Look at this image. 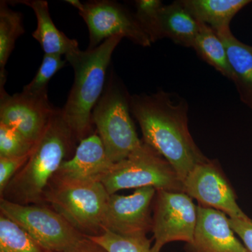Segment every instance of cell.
Segmentation results:
<instances>
[{"instance_id": "cell-6", "label": "cell", "mask_w": 252, "mask_h": 252, "mask_svg": "<svg viewBox=\"0 0 252 252\" xmlns=\"http://www.w3.org/2000/svg\"><path fill=\"white\" fill-rule=\"evenodd\" d=\"M109 194L102 182L84 185H54L44 200L53 210L86 236L102 233V220Z\"/></svg>"}, {"instance_id": "cell-21", "label": "cell", "mask_w": 252, "mask_h": 252, "mask_svg": "<svg viewBox=\"0 0 252 252\" xmlns=\"http://www.w3.org/2000/svg\"><path fill=\"white\" fill-rule=\"evenodd\" d=\"M0 252H48L17 222L0 215Z\"/></svg>"}, {"instance_id": "cell-10", "label": "cell", "mask_w": 252, "mask_h": 252, "mask_svg": "<svg viewBox=\"0 0 252 252\" xmlns=\"http://www.w3.org/2000/svg\"><path fill=\"white\" fill-rule=\"evenodd\" d=\"M183 185L184 192L200 206L220 210L230 219L248 217L237 203L234 189L217 160L208 158L198 164Z\"/></svg>"}, {"instance_id": "cell-9", "label": "cell", "mask_w": 252, "mask_h": 252, "mask_svg": "<svg viewBox=\"0 0 252 252\" xmlns=\"http://www.w3.org/2000/svg\"><path fill=\"white\" fill-rule=\"evenodd\" d=\"M152 250L160 252L167 244L192 243L198 220V206L185 192L157 190L154 202Z\"/></svg>"}, {"instance_id": "cell-28", "label": "cell", "mask_w": 252, "mask_h": 252, "mask_svg": "<svg viewBox=\"0 0 252 252\" xmlns=\"http://www.w3.org/2000/svg\"><path fill=\"white\" fill-rule=\"evenodd\" d=\"M61 252H107L105 249L86 236L72 248Z\"/></svg>"}, {"instance_id": "cell-17", "label": "cell", "mask_w": 252, "mask_h": 252, "mask_svg": "<svg viewBox=\"0 0 252 252\" xmlns=\"http://www.w3.org/2000/svg\"><path fill=\"white\" fill-rule=\"evenodd\" d=\"M224 44L240 100L252 109V46L238 40L230 29L217 33Z\"/></svg>"}, {"instance_id": "cell-2", "label": "cell", "mask_w": 252, "mask_h": 252, "mask_svg": "<svg viewBox=\"0 0 252 252\" xmlns=\"http://www.w3.org/2000/svg\"><path fill=\"white\" fill-rule=\"evenodd\" d=\"M75 140L61 109H56L28 161L5 189L3 198L21 205H41L48 186Z\"/></svg>"}, {"instance_id": "cell-25", "label": "cell", "mask_w": 252, "mask_h": 252, "mask_svg": "<svg viewBox=\"0 0 252 252\" xmlns=\"http://www.w3.org/2000/svg\"><path fill=\"white\" fill-rule=\"evenodd\" d=\"M31 155V154H30ZM30 156L24 157H0V193H4L15 175L28 161Z\"/></svg>"}, {"instance_id": "cell-15", "label": "cell", "mask_w": 252, "mask_h": 252, "mask_svg": "<svg viewBox=\"0 0 252 252\" xmlns=\"http://www.w3.org/2000/svg\"><path fill=\"white\" fill-rule=\"evenodd\" d=\"M200 24L181 0L163 5L147 30L152 43L167 38L186 48H193Z\"/></svg>"}, {"instance_id": "cell-11", "label": "cell", "mask_w": 252, "mask_h": 252, "mask_svg": "<svg viewBox=\"0 0 252 252\" xmlns=\"http://www.w3.org/2000/svg\"><path fill=\"white\" fill-rule=\"evenodd\" d=\"M157 189H135L128 195L110 194L106 205L102 229L124 236L147 235L152 229V210Z\"/></svg>"}, {"instance_id": "cell-4", "label": "cell", "mask_w": 252, "mask_h": 252, "mask_svg": "<svg viewBox=\"0 0 252 252\" xmlns=\"http://www.w3.org/2000/svg\"><path fill=\"white\" fill-rule=\"evenodd\" d=\"M130 97L122 81L111 74L91 116L113 163L126 158L142 143L131 118Z\"/></svg>"}, {"instance_id": "cell-3", "label": "cell", "mask_w": 252, "mask_h": 252, "mask_svg": "<svg viewBox=\"0 0 252 252\" xmlns=\"http://www.w3.org/2000/svg\"><path fill=\"white\" fill-rule=\"evenodd\" d=\"M122 39L113 36L94 49L79 50L65 56L74 69V81L61 112L77 140L89 136L93 110L103 94L113 53Z\"/></svg>"}, {"instance_id": "cell-12", "label": "cell", "mask_w": 252, "mask_h": 252, "mask_svg": "<svg viewBox=\"0 0 252 252\" xmlns=\"http://www.w3.org/2000/svg\"><path fill=\"white\" fill-rule=\"evenodd\" d=\"M55 110L48 91L39 94L23 91L10 95L0 89V124L16 129L33 144L42 135Z\"/></svg>"}, {"instance_id": "cell-24", "label": "cell", "mask_w": 252, "mask_h": 252, "mask_svg": "<svg viewBox=\"0 0 252 252\" xmlns=\"http://www.w3.org/2000/svg\"><path fill=\"white\" fill-rule=\"evenodd\" d=\"M34 144L16 129L0 124V157H27L31 154Z\"/></svg>"}, {"instance_id": "cell-22", "label": "cell", "mask_w": 252, "mask_h": 252, "mask_svg": "<svg viewBox=\"0 0 252 252\" xmlns=\"http://www.w3.org/2000/svg\"><path fill=\"white\" fill-rule=\"evenodd\" d=\"M87 237L107 252H154L147 235L124 236L104 230L99 235Z\"/></svg>"}, {"instance_id": "cell-8", "label": "cell", "mask_w": 252, "mask_h": 252, "mask_svg": "<svg viewBox=\"0 0 252 252\" xmlns=\"http://www.w3.org/2000/svg\"><path fill=\"white\" fill-rule=\"evenodd\" d=\"M67 2L79 11L89 28L90 42L88 49L100 45L115 36L127 38L143 47H149L152 41L142 25L128 9L116 1L99 0L82 3L78 0Z\"/></svg>"}, {"instance_id": "cell-5", "label": "cell", "mask_w": 252, "mask_h": 252, "mask_svg": "<svg viewBox=\"0 0 252 252\" xmlns=\"http://www.w3.org/2000/svg\"><path fill=\"white\" fill-rule=\"evenodd\" d=\"M102 184L109 195L145 187L184 192L183 182L172 165L143 142L126 158L114 163Z\"/></svg>"}, {"instance_id": "cell-23", "label": "cell", "mask_w": 252, "mask_h": 252, "mask_svg": "<svg viewBox=\"0 0 252 252\" xmlns=\"http://www.w3.org/2000/svg\"><path fill=\"white\" fill-rule=\"evenodd\" d=\"M67 60H63L59 55L44 54L42 63L35 77L23 88V92L29 94H39L48 91V84L51 78L67 64Z\"/></svg>"}, {"instance_id": "cell-20", "label": "cell", "mask_w": 252, "mask_h": 252, "mask_svg": "<svg viewBox=\"0 0 252 252\" xmlns=\"http://www.w3.org/2000/svg\"><path fill=\"white\" fill-rule=\"evenodd\" d=\"M25 33L22 14L10 9L6 1L0 3V89H4L6 80L5 66L15 44Z\"/></svg>"}, {"instance_id": "cell-27", "label": "cell", "mask_w": 252, "mask_h": 252, "mask_svg": "<svg viewBox=\"0 0 252 252\" xmlns=\"http://www.w3.org/2000/svg\"><path fill=\"white\" fill-rule=\"evenodd\" d=\"M230 219L232 228L243 242L248 252H252V220L247 217L243 219Z\"/></svg>"}, {"instance_id": "cell-18", "label": "cell", "mask_w": 252, "mask_h": 252, "mask_svg": "<svg viewBox=\"0 0 252 252\" xmlns=\"http://www.w3.org/2000/svg\"><path fill=\"white\" fill-rule=\"evenodd\" d=\"M199 23L212 28L217 33L230 29V23L240 10L251 0H181Z\"/></svg>"}, {"instance_id": "cell-16", "label": "cell", "mask_w": 252, "mask_h": 252, "mask_svg": "<svg viewBox=\"0 0 252 252\" xmlns=\"http://www.w3.org/2000/svg\"><path fill=\"white\" fill-rule=\"evenodd\" d=\"M32 9L36 18V28L32 37L41 45L44 54L64 56L79 51V44L70 39L54 24L50 15L49 3L45 0L19 1Z\"/></svg>"}, {"instance_id": "cell-19", "label": "cell", "mask_w": 252, "mask_h": 252, "mask_svg": "<svg viewBox=\"0 0 252 252\" xmlns=\"http://www.w3.org/2000/svg\"><path fill=\"white\" fill-rule=\"evenodd\" d=\"M192 49L200 59L232 81L233 74L224 44L212 28L203 23L200 24Z\"/></svg>"}, {"instance_id": "cell-1", "label": "cell", "mask_w": 252, "mask_h": 252, "mask_svg": "<svg viewBox=\"0 0 252 252\" xmlns=\"http://www.w3.org/2000/svg\"><path fill=\"white\" fill-rule=\"evenodd\" d=\"M131 114L140 125L142 142L167 160L184 182L208 158L195 144L189 127V104L174 93L158 91L130 97Z\"/></svg>"}, {"instance_id": "cell-14", "label": "cell", "mask_w": 252, "mask_h": 252, "mask_svg": "<svg viewBox=\"0 0 252 252\" xmlns=\"http://www.w3.org/2000/svg\"><path fill=\"white\" fill-rule=\"evenodd\" d=\"M189 252H248L235 236L229 217L223 212L198 205V220Z\"/></svg>"}, {"instance_id": "cell-13", "label": "cell", "mask_w": 252, "mask_h": 252, "mask_svg": "<svg viewBox=\"0 0 252 252\" xmlns=\"http://www.w3.org/2000/svg\"><path fill=\"white\" fill-rule=\"evenodd\" d=\"M98 135L80 141L75 153L64 160L51 182L54 185H84L102 182L114 166Z\"/></svg>"}, {"instance_id": "cell-26", "label": "cell", "mask_w": 252, "mask_h": 252, "mask_svg": "<svg viewBox=\"0 0 252 252\" xmlns=\"http://www.w3.org/2000/svg\"><path fill=\"white\" fill-rule=\"evenodd\" d=\"M135 4L136 18L147 32V30L164 4L160 0H137Z\"/></svg>"}, {"instance_id": "cell-7", "label": "cell", "mask_w": 252, "mask_h": 252, "mask_svg": "<svg viewBox=\"0 0 252 252\" xmlns=\"http://www.w3.org/2000/svg\"><path fill=\"white\" fill-rule=\"evenodd\" d=\"M0 210L27 230L48 252L64 251L86 237L49 207L21 205L1 198Z\"/></svg>"}]
</instances>
